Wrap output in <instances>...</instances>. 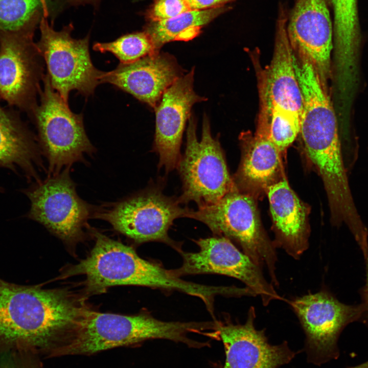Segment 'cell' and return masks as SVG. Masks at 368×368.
Here are the masks:
<instances>
[{"instance_id": "8992f818", "label": "cell", "mask_w": 368, "mask_h": 368, "mask_svg": "<svg viewBox=\"0 0 368 368\" xmlns=\"http://www.w3.org/2000/svg\"><path fill=\"white\" fill-rule=\"evenodd\" d=\"M177 168L182 182L181 204L195 202L198 209L213 205L237 187L232 179L219 140L211 134L209 120L204 115L202 137L196 135V122L189 119L187 145Z\"/></svg>"}, {"instance_id": "ac0fdd59", "label": "cell", "mask_w": 368, "mask_h": 368, "mask_svg": "<svg viewBox=\"0 0 368 368\" xmlns=\"http://www.w3.org/2000/svg\"><path fill=\"white\" fill-rule=\"evenodd\" d=\"M276 234L275 245L298 259L309 246L307 209L285 180L266 190Z\"/></svg>"}, {"instance_id": "9a60e30c", "label": "cell", "mask_w": 368, "mask_h": 368, "mask_svg": "<svg viewBox=\"0 0 368 368\" xmlns=\"http://www.w3.org/2000/svg\"><path fill=\"white\" fill-rule=\"evenodd\" d=\"M255 318V308L251 307L244 324L217 320L225 354L223 368H278L289 363L298 353L290 349L286 341L270 344L265 330L256 328Z\"/></svg>"}, {"instance_id": "52a82bcc", "label": "cell", "mask_w": 368, "mask_h": 368, "mask_svg": "<svg viewBox=\"0 0 368 368\" xmlns=\"http://www.w3.org/2000/svg\"><path fill=\"white\" fill-rule=\"evenodd\" d=\"M181 204L178 198L165 195L160 187L151 186L100 209L94 216L137 243L163 242L179 252L180 245L169 237L168 231L175 219L188 217L191 211Z\"/></svg>"}, {"instance_id": "ffe728a7", "label": "cell", "mask_w": 368, "mask_h": 368, "mask_svg": "<svg viewBox=\"0 0 368 368\" xmlns=\"http://www.w3.org/2000/svg\"><path fill=\"white\" fill-rule=\"evenodd\" d=\"M38 159L31 132L16 112L0 103V167L14 171L18 168L33 176Z\"/></svg>"}, {"instance_id": "9c48e42d", "label": "cell", "mask_w": 368, "mask_h": 368, "mask_svg": "<svg viewBox=\"0 0 368 368\" xmlns=\"http://www.w3.org/2000/svg\"><path fill=\"white\" fill-rule=\"evenodd\" d=\"M289 303L306 336L304 351L307 361L320 365L338 359L339 336L347 326L359 321L361 304L343 303L326 289L298 297Z\"/></svg>"}, {"instance_id": "8fae6325", "label": "cell", "mask_w": 368, "mask_h": 368, "mask_svg": "<svg viewBox=\"0 0 368 368\" xmlns=\"http://www.w3.org/2000/svg\"><path fill=\"white\" fill-rule=\"evenodd\" d=\"M33 34L0 31V99L29 113L37 103L44 75Z\"/></svg>"}, {"instance_id": "44dd1931", "label": "cell", "mask_w": 368, "mask_h": 368, "mask_svg": "<svg viewBox=\"0 0 368 368\" xmlns=\"http://www.w3.org/2000/svg\"><path fill=\"white\" fill-rule=\"evenodd\" d=\"M229 8L225 5L205 10H191L174 18L150 22L145 31L150 37L155 50L175 40L194 36L203 26Z\"/></svg>"}, {"instance_id": "484cf974", "label": "cell", "mask_w": 368, "mask_h": 368, "mask_svg": "<svg viewBox=\"0 0 368 368\" xmlns=\"http://www.w3.org/2000/svg\"><path fill=\"white\" fill-rule=\"evenodd\" d=\"M192 10L186 0H157L147 12L151 22L168 20Z\"/></svg>"}, {"instance_id": "ba28073f", "label": "cell", "mask_w": 368, "mask_h": 368, "mask_svg": "<svg viewBox=\"0 0 368 368\" xmlns=\"http://www.w3.org/2000/svg\"><path fill=\"white\" fill-rule=\"evenodd\" d=\"M72 25L57 31L46 17L40 22V38L36 45L47 68L52 87L68 103L70 93L77 90L85 96L94 94L101 83L103 72L93 65L89 52V38L75 39Z\"/></svg>"}, {"instance_id": "2e32d148", "label": "cell", "mask_w": 368, "mask_h": 368, "mask_svg": "<svg viewBox=\"0 0 368 368\" xmlns=\"http://www.w3.org/2000/svg\"><path fill=\"white\" fill-rule=\"evenodd\" d=\"M182 75L173 57L157 52L103 72L101 82L110 83L155 108L165 91Z\"/></svg>"}, {"instance_id": "277c9868", "label": "cell", "mask_w": 368, "mask_h": 368, "mask_svg": "<svg viewBox=\"0 0 368 368\" xmlns=\"http://www.w3.org/2000/svg\"><path fill=\"white\" fill-rule=\"evenodd\" d=\"M188 217L203 223L216 235L235 241L256 265L266 268L272 284L278 286L276 246L265 233L249 195L236 188L213 205L192 210Z\"/></svg>"}, {"instance_id": "5bb4252c", "label": "cell", "mask_w": 368, "mask_h": 368, "mask_svg": "<svg viewBox=\"0 0 368 368\" xmlns=\"http://www.w3.org/2000/svg\"><path fill=\"white\" fill-rule=\"evenodd\" d=\"M287 31L293 50L310 61L325 85L331 75L333 36L327 1L296 0Z\"/></svg>"}, {"instance_id": "4316f807", "label": "cell", "mask_w": 368, "mask_h": 368, "mask_svg": "<svg viewBox=\"0 0 368 368\" xmlns=\"http://www.w3.org/2000/svg\"><path fill=\"white\" fill-rule=\"evenodd\" d=\"M38 353L27 348H19L12 352L16 368H43Z\"/></svg>"}, {"instance_id": "f546056e", "label": "cell", "mask_w": 368, "mask_h": 368, "mask_svg": "<svg viewBox=\"0 0 368 368\" xmlns=\"http://www.w3.org/2000/svg\"><path fill=\"white\" fill-rule=\"evenodd\" d=\"M0 368H16L12 360H7L0 363Z\"/></svg>"}, {"instance_id": "1f68e13d", "label": "cell", "mask_w": 368, "mask_h": 368, "mask_svg": "<svg viewBox=\"0 0 368 368\" xmlns=\"http://www.w3.org/2000/svg\"><path fill=\"white\" fill-rule=\"evenodd\" d=\"M75 4L89 3L94 2L96 0H71Z\"/></svg>"}, {"instance_id": "30bf717a", "label": "cell", "mask_w": 368, "mask_h": 368, "mask_svg": "<svg viewBox=\"0 0 368 368\" xmlns=\"http://www.w3.org/2000/svg\"><path fill=\"white\" fill-rule=\"evenodd\" d=\"M69 169L39 182L26 194L31 202L28 217L71 243L83 237L94 209L78 195Z\"/></svg>"}, {"instance_id": "cb8c5ba5", "label": "cell", "mask_w": 368, "mask_h": 368, "mask_svg": "<svg viewBox=\"0 0 368 368\" xmlns=\"http://www.w3.org/2000/svg\"><path fill=\"white\" fill-rule=\"evenodd\" d=\"M93 49L113 54L121 64L135 62L148 55L159 52L145 31L126 34L109 42H96Z\"/></svg>"}, {"instance_id": "6da1fadb", "label": "cell", "mask_w": 368, "mask_h": 368, "mask_svg": "<svg viewBox=\"0 0 368 368\" xmlns=\"http://www.w3.org/2000/svg\"><path fill=\"white\" fill-rule=\"evenodd\" d=\"M86 308L69 291L0 278V353L27 348L48 356L74 330Z\"/></svg>"}, {"instance_id": "603a6c76", "label": "cell", "mask_w": 368, "mask_h": 368, "mask_svg": "<svg viewBox=\"0 0 368 368\" xmlns=\"http://www.w3.org/2000/svg\"><path fill=\"white\" fill-rule=\"evenodd\" d=\"M41 13L48 14L46 0H0V31L34 33Z\"/></svg>"}, {"instance_id": "5b68a950", "label": "cell", "mask_w": 368, "mask_h": 368, "mask_svg": "<svg viewBox=\"0 0 368 368\" xmlns=\"http://www.w3.org/2000/svg\"><path fill=\"white\" fill-rule=\"evenodd\" d=\"M39 102L29 112L37 128L41 148L53 174L70 168L90 155L95 148L88 139L81 114L68 104L51 86L47 74L42 80Z\"/></svg>"}, {"instance_id": "7402d4cb", "label": "cell", "mask_w": 368, "mask_h": 368, "mask_svg": "<svg viewBox=\"0 0 368 368\" xmlns=\"http://www.w3.org/2000/svg\"><path fill=\"white\" fill-rule=\"evenodd\" d=\"M333 12V35L338 58L347 59L360 40L357 0H329Z\"/></svg>"}, {"instance_id": "4fadbf2b", "label": "cell", "mask_w": 368, "mask_h": 368, "mask_svg": "<svg viewBox=\"0 0 368 368\" xmlns=\"http://www.w3.org/2000/svg\"><path fill=\"white\" fill-rule=\"evenodd\" d=\"M194 70L175 80L164 93L155 107L153 148L159 156L158 169L166 173L177 168L181 158L182 137L193 105L205 98L193 89Z\"/></svg>"}, {"instance_id": "d6986e66", "label": "cell", "mask_w": 368, "mask_h": 368, "mask_svg": "<svg viewBox=\"0 0 368 368\" xmlns=\"http://www.w3.org/2000/svg\"><path fill=\"white\" fill-rule=\"evenodd\" d=\"M242 147L236 185L248 190H266L274 183L280 168L281 151L269 136V127H262L250 142L244 141Z\"/></svg>"}, {"instance_id": "4dcf8cb0", "label": "cell", "mask_w": 368, "mask_h": 368, "mask_svg": "<svg viewBox=\"0 0 368 368\" xmlns=\"http://www.w3.org/2000/svg\"><path fill=\"white\" fill-rule=\"evenodd\" d=\"M347 368H368V360L356 365L347 367Z\"/></svg>"}, {"instance_id": "d4e9b609", "label": "cell", "mask_w": 368, "mask_h": 368, "mask_svg": "<svg viewBox=\"0 0 368 368\" xmlns=\"http://www.w3.org/2000/svg\"><path fill=\"white\" fill-rule=\"evenodd\" d=\"M270 116L269 136L280 151L291 145L300 132L301 120L284 113L271 110Z\"/></svg>"}, {"instance_id": "7c38bea8", "label": "cell", "mask_w": 368, "mask_h": 368, "mask_svg": "<svg viewBox=\"0 0 368 368\" xmlns=\"http://www.w3.org/2000/svg\"><path fill=\"white\" fill-rule=\"evenodd\" d=\"M197 252L179 251L183 259L180 267L172 270L180 277L185 274H218L242 282L246 287L259 295L264 306L273 300H283L273 285L265 278L262 269L256 265L229 239L218 236L199 239L195 241Z\"/></svg>"}, {"instance_id": "f1b7e54d", "label": "cell", "mask_w": 368, "mask_h": 368, "mask_svg": "<svg viewBox=\"0 0 368 368\" xmlns=\"http://www.w3.org/2000/svg\"><path fill=\"white\" fill-rule=\"evenodd\" d=\"M192 10H205L224 5L235 0H186Z\"/></svg>"}, {"instance_id": "83f0119b", "label": "cell", "mask_w": 368, "mask_h": 368, "mask_svg": "<svg viewBox=\"0 0 368 368\" xmlns=\"http://www.w3.org/2000/svg\"><path fill=\"white\" fill-rule=\"evenodd\" d=\"M364 260L365 268V281L364 285L359 290L361 298L360 304L362 307V312L359 321L368 328V258Z\"/></svg>"}, {"instance_id": "7a4b0ae2", "label": "cell", "mask_w": 368, "mask_h": 368, "mask_svg": "<svg viewBox=\"0 0 368 368\" xmlns=\"http://www.w3.org/2000/svg\"><path fill=\"white\" fill-rule=\"evenodd\" d=\"M196 331L194 322L164 321L151 315H124L85 310L77 325L49 356L90 355L102 351L165 339L190 346Z\"/></svg>"}, {"instance_id": "e0dca14e", "label": "cell", "mask_w": 368, "mask_h": 368, "mask_svg": "<svg viewBox=\"0 0 368 368\" xmlns=\"http://www.w3.org/2000/svg\"><path fill=\"white\" fill-rule=\"evenodd\" d=\"M288 13L283 5L279 8L276 24L274 52L266 85L268 112L280 111L301 120L303 97L295 75L292 54L287 31Z\"/></svg>"}, {"instance_id": "3957f363", "label": "cell", "mask_w": 368, "mask_h": 368, "mask_svg": "<svg viewBox=\"0 0 368 368\" xmlns=\"http://www.w3.org/2000/svg\"><path fill=\"white\" fill-rule=\"evenodd\" d=\"M89 256L75 265L68 275L86 276L89 293L103 292L109 287L135 285L186 292L187 281L175 275L172 270L140 257L131 247L99 233Z\"/></svg>"}]
</instances>
